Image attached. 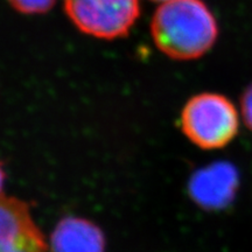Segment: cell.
Listing matches in <instances>:
<instances>
[{"label":"cell","instance_id":"6da1fadb","mask_svg":"<svg viewBox=\"0 0 252 252\" xmlns=\"http://www.w3.org/2000/svg\"><path fill=\"white\" fill-rule=\"evenodd\" d=\"M151 32L158 48L175 60H194L212 48L217 24L201 0H169L153 15Z\"/></svg>","mask_w":252,"mask_h":252},{"label":"cell","instance_id":"7a4b0ae2","mask_svg":"<svg viewBox=\"0 0 252 252\" xmlns=\"http://www.w3.org/2000/svg\"><path fill=\"white\" fill-rule=\"evenodd\" d=\"M185 134L204 150L220 149L237 134V110L226 97L217 94H201L190 98L181 115Z\"/></svg>","mask_w":252,"mask_h":252},{"label":"cell","instance_id":"3957f363","mask_svg":"<svg viewBox=\"0 0 252 252\" xmlns=\"http://www.w3.org/2000/svg\"><path fill=\"white\" fill-rule=\"evenodd\" d=\"M64 9L78 30L99 39L124 36L139 15L138 0H64Z\"/></svg>","mask_w":252,"mask_h":252},{"label":"cell","instance_id":"277c9868","mask_svg":"<svg viewBox=\"0 0 252 252\" xmlns=\"http://www.w3.org/2000/svg\"><path fill=\"white\" fill-rule=\"evenodd\" d=\"M0 252H47V244L30 215L26 203L13 197L1 198Z\"/></svg>","mask_w":252,"mask_h":252},{"label":"cell","instance_id":"5b68a950","mask_svg":"<svg viewBox=\"0 0 252 252\" xmlns=\"http://www.w3.org/2000/svg\"><path fill=\"white\" fill-rule=\"evenodd\" d=\"M237 187V174L231 166L217 163L200 171L190 184L195 201L204 207H222L231 200Z\"/></svg>","mask_w":252,"mask_h":252},{"label":"cell","instance_id":"8992f818","mask_svg":"<svg viewBox=\"0 0 252 252\" xmlns=\"http://www.w3.org/2000/svg\"><path fill=\"white\" fill-rule=\"evenodd\" d=\"M53 252H103L100 230L86 220L68 217L59 223L52 235Z\"/></svg>","mask_w":252,"mask_h":252},{"label":"cell","instance_id":"52a82bcc","mask_svg":"<svg viewBox=\"0 0 252 252\" xmlns=\"http://www.w3.org/2000/svg\"><path fill=\"white\" fill-rule=\"evenodd\" d=\"M8 1L21 13L39 14L49 11L54 5L55 0H8Z\"/></svg>","mask_w":252,"mask_h":252},{"label":"cell","instance_id":"ba28073f","mask_svg":"<svg viewBox=\"0 0 252 252\" xmlns=\"http://www.w3.org/2000/svg\"><path fill=\"white\" fill-rule=\"evenodd\" d=\"M242 115L245 124L250 130H252V83L245 89L241 98Z\"/></svg>","mask_w":252,"mask_h":252},{"label":"cell","instance_id":"9c48e42d","mask_svg":"<svg viewBox=\"0 0 252 252\" xmlns=\"http://www.w3.org/2000/svg\"><path fill=\"white\" fill-rule=\"evenodd\" d=\"M154 1H163V2H166V1H169V0H154Z\"/></svg>","mask_w":252,"mask_h":252}]
</instances>
